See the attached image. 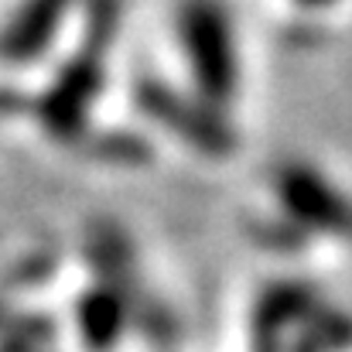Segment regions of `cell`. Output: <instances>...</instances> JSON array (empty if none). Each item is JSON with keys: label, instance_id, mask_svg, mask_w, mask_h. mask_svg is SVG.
<instances>
[{"label": "cell", "instance_id": "obj_1", "mask_svg": "<svg viewBox=\"0 0 352 352\" xmlns=\"http://www.w3.org/2000/svg\"><path fill=\"white\" fill-rule=\"evenodd\" d=\"M178 45L195 93L223 110L239 86L236 34L223 0H185L178 10Z\"/></svg>", "mask_w": 352, "mask_h": 352}, {"label": "cell", "instance_id": "obj_2", "mask_svg": "<svg viewBox=\"0 0 352 352\" xmlns=\"http://www.w3.org/2000/svg\"><path fill=\"white\" fill-rule=\"evenodd\" d=\"M137 103L151 120H157L161 126H168L171 133H178L185 144H195L206 154H226L233 147V130L230 123L219 117V107H212L202 96H185L164 82H140L137 89Z\"/></svg>", "mask_w": 352, "mask_h": 352}, {"label": "cell", "instance_id": "obj_3", "mask_svg": "<svg viewBox=\"0 0 352 352\" xmlns=\"http://www.w3.org/2000/svg\"><path fill=\"white\" fill-rule=\"evenodd\" d=\"M277 199L298 226L352 236V202L311 164H284L277 171Z\"/></svg>", "mask_w": 352, "mask_h": 352}, {"label": "cell", "instance_id": "obj_4", "mask_svg": "<svg viewBox=\"0 0 352 352\" xmlns=\"http://www.w3.org/2000/svg\"><path fill=\"white\" fill-rule=\"evenodd\" d=\"M103 86V65L96 55H76L58 79L52 82V89L41 96V120L52 133L58 137H76L82 130V123L89 117L93 100L100 96Z\"/></svg>", "mask_w": 352, "mask_h": 352}, {"label": "cell", "instance_id": "obj_5", "mask_svg": "<svg viewBox=\"0 0 352 352\" xmlns=\"http://www.w3.org/2000/svg\"><path fill=\"white\" fill-rule=\"evenodd\" d=\"M72 0H24L7 24V58L34 62L58 34Z\"/></svg>", "mask_w": 352, "mask_h": 352}, {"label": "cell", "instance_id": "obj_6", "mask_svg": "<svg viewBox=\"0 0 352 352\" xmlns=\"http://www.w3.org/2000/svg\"><path fill=\"white\" fill-rule=\"evenodd\" d=\"M76 329L79 339L93 352H110L126 329V301L117 287L96 284L76 301Z\"/></svg>", "mask_w": 352, "mask_h": 352}, {"label": "cell", "instance_id": "obj_7", "mask_svg": "<svg viewBox=\"0 0 352 352\" xmlns=\"http://www.w3.org/2000/svg\"><path fill=\"white\" fill-rule=\"evenodd\" d=\"M298 7H308V10H322V7H332L336 0H294Z\"/></svg>", "mask_w": 352, "mask_h": 352}, {"label": "cell", "instance_id": "obj_8", "mask_svg": "<svg viewBox=\"0 0 352 352\" xmlns=\"http://www.w3.org/2000/svg\"><path fill=\"white\" fill-rule=\"evenodd\" d=\"M260 352H280V349H277V342H263V346H260Z\"/></svg>", "mask_w": 352, "mask_h": 352}]
</instances>
